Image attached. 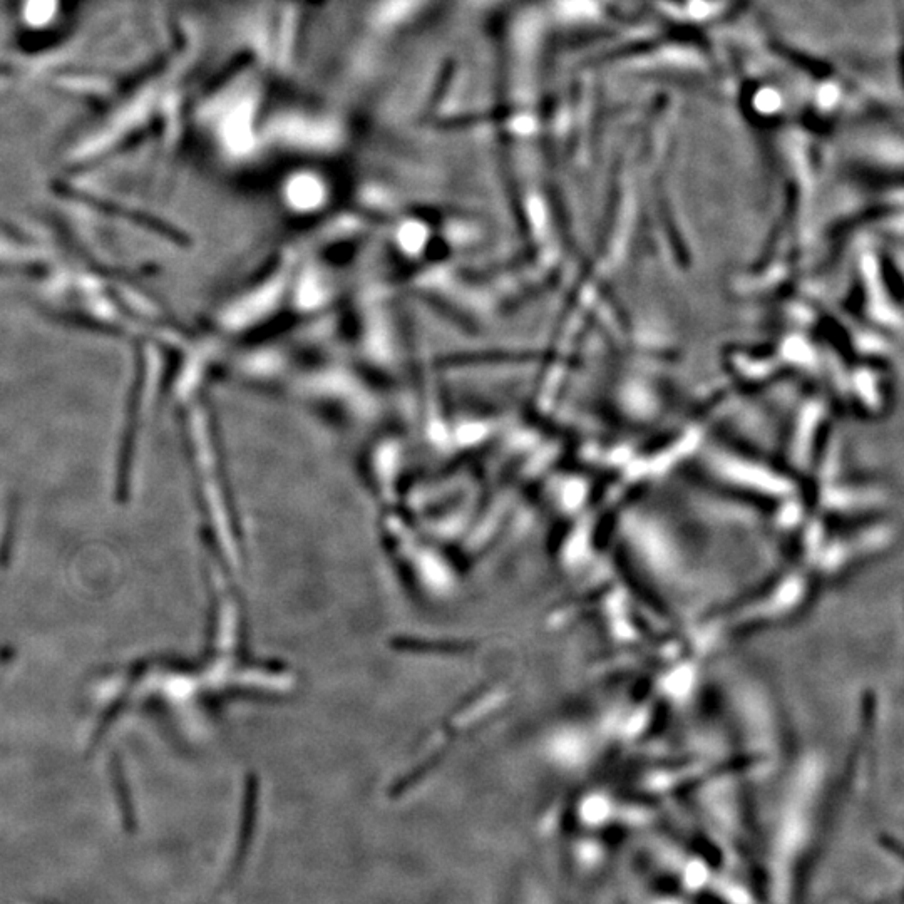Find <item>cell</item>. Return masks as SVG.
<instances>
[{"label": "cell", "mask_w": 904, "mask_h": 904, "mask_svg": "<svg viewBox=\"0 0 904 904\" xmlns=\"http://www.w3.org/2000/svg\"><path fill=\"white\" fill-rule=\"evenodd\" d=\"M838 98V91L833 88V86H827V88L822 89L821 99L826 104H831L836 101Z\"/></svg>", "instance_id": "obj_2"}, {"label": "cell", "mask_w": 904, "mask_h": 904, "mask_svg": "<svg viewBox=\"0 0 904 904\" xmlns=\"http://www.w3.org/2000/svg\"><path fill=\"white\" fill-rule=\"evenodd\" d=\"M779 104H781V98H779V94L774 93V91H762V93L757 96V106L761 109H766V111H772V109L779 108Z\"/></svg>", "instance_id": "obj_1"}]
</instances>
